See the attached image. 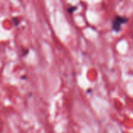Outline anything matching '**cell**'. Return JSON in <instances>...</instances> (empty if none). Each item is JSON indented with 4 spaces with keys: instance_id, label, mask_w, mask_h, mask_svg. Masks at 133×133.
I'll return each instance as SVG.
<instances>
[{
    "instance_id": "cell-1",
    "label": "cell",
    "mask_w": 133,
    "mask_h": 133,
    "mask_svg": "<svg viewBox=\"0 0 133 133\" xmlns=\"http://www.w3.org/2000/svg\"><path fill=\"white\" fill-rule=\"evenodd\" d=\"M128 21L127 17L117 16L114 18L112 21V29L115 32H119L121 30L122 26Z\"/></svg>"
}]
</instances>
